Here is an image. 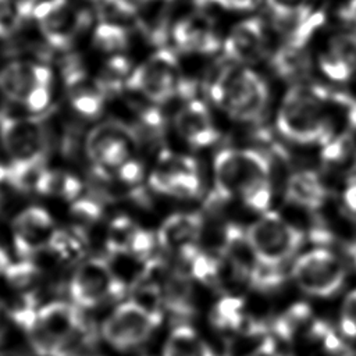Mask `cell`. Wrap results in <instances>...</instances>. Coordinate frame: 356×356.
Returning <instances> with one entry per match:
<instances>
[{
    "label": "cell",
    "mask_w": 356,
    "mask_h": 356,
    "mask_svg": "<svg viewBox=\"0 0 356 356\" xmlns=\"http://www.w3.org/2000/svg\"><path fill=\"white\" fill-rule=\"evenodd\" d=\"M82 191V182L71 172L63 170H47L44 168L39 175L35 186V192L61 197L65 200H75Z\"/></svg>",
    "instance_id": "28"
},
{
    "label": "cell",
    "mask_w": 356,
    "mask_h": 356,
    "mask_svg": "<svg viewBox=\"0 0 356 356\" xmlns=\"http://www.w3.org/2000/svg\"><path fill=\"white\" fill-rule=\"evenodd\" d=\"M216 193L228 199L241 196L254 184L270 179L271 164L268 157L249 147L221 149L213 163Z\"/></svg>",
    "instance_id": "5"
},
{
    "label": "cell",
    "mask_w": 356,
    "mask_h": 356,
    "mask_svg": "<svg viewBox=\"0 0 356 356\" xmlns=\"http://www.w3.org/2000/svg\"><path fill=\"white\" fill-rule=\"evenodd\" d=\"M139 140L132 125L107 120L89 131L85 139V153L95 171L110 172L135 159Z\"/></svg>",
    "instance_id": "8"
},
{
    "label": "cell",
    "mask_w": 356,
    "mask_h": 356,
    "mask_svg": "<svg viewBox=\"0 0 356 356\" xmlns=\"http://www.w3.org/2000/svg\"><path fill=\"white\" fill-rule=\"evenodd\" d=\"M32 17L39 21L47 44L60 50L68 49L92 22V14L88 10L74 7L70 0L39 1Z\"/></svg>",
    "instance_id": "11"
},
{
    "label": "cell",
    "mask_w": 356,
    "mask_h": 356,
    "mask_svg": "<svg viewBox=\"0 0 356 356\" xmlns=\"http://www.w3.org/2000/svg\"><path fill=\"white\" fill-rule=\"evenodd\" d=\"M177 49L184 53L213 54L221 46L216 22L203 13H193L178 19L171 29Z\"/></svg>",
    "instance_id": "15"
},
{
    "label": "cell",
    "mask_w": 356,
    "mask_h": 356,
    "mask_svg": "<svg viewBox=\"0 0 356 356\" xmlns=\"http://www.w3.org/2000/svg\"><path fill=\"white\" fill-rule=\"evenodd\" d=\"M338 14L345 24L356 31V0H348V3L339 8Z\"/></svg>",
    "instance_id": "46"
},
{
    "label": "cell",
    "mask_w": 356,
    "mask_h": 356,
    "mask_svg": "<svg viewBox=\"0 0 356 356\" xmlns=\"http://www.w3.org/2000/svg\"><path fill=\"white\" fill-rule=\"evenodd\" d=\"M222 254L241 277L250 280L259 261L250 248L246 232L236 225L225 228Z\"/></svg>",
    "instance_id": "25"
},
{
    "label": "cell",
    "mask_w": 356,
    "mask_h": 356,
    "mask_svg": "<svg viewBox=\"0 0 356 356\" xmlns=\"http://www.w3.org/2000/svg\"><path fill=\"white\" fill-rule=\"evenodd\" d=\"M337 100L346 115V120L352 128H356V99L345 92H335Z\"/></svg>",
    "instance_id": "43"
},
{
    "label": "cell",
    "mask_w": 356,
    "mask_h": 356,
    "mask_svg": "<svg viewBox=\"0 0 356 356\" xmlns=\"http://www.w3.org/2000/svg\"><path fill=\"white\" fill-rule=\"evenodd\" d=\"M209 99L239 122H257L264 115L270 90L267 82L253 70L239 64L217 67L206 82Z\"/></svg>",
    "instance_id": "3"
},
{
    "label": "cell",
    "mask_w": 356,
    "mask_h": 356,
    "mask_svg": "<svg viewBox=\"0 0 356 356\" xmlns=\"http://www.w3.org/2000/svg\"><path fill=\"white\" fill-rule=\"evenodd\" d=\"M153 191L175 197H193L200 191L197 164L189 156L163 152L149 177Z\"/></svg>",
    "instance_id": "13"
},
{
    "label": "cell",
    "mask_w": 356,
    "mask_h": 356,
    "mask_svg": "<svg viewBox=\"0 0 356 356\" xmlns=\"http://www.w3.org/2000/svg\"><path fill=\"white\" fill-rule=\"evenodd\" d=\"M51 99V86L38 85L26 97L24 106L33 114L42 115V113H46V108L50 104Z\"/></svg>",
    "instance_id": "41"
},
{
    "label": "cell",
    "mask_w": 356,
    "mask_h": 356,
    "mask_svg": "<svg viewBox=\"0 0 356 356\" xmlns=\"http://www.w3.org/2000/svg\"><path fill=\"white\" fill-rule=\"evenodd\" d=\"M323 167L335 175L356 177V142L348 134L335 135L321 149Z\"/></svg>",
    "instance_id": "24"
},
{
    "label": "cell",
    "mask_w": 356,
    "mask_h": 356,
    "mask_svg": "<svg viewBox=\"0 0 356 356\" xmlns=\"http://www.w3.org/2000/svg\"><path fill=\"white\" fill-rule=\"evenodd\" d=\"M163 356H216L210 345L189 325L175 327L163 349Z\"/></svg>",
    "instance_id": "27"
},
{
    "label": "cell",
    "mask_w": 356,
    "mask_h": 356,
    "mask_svg": "<svg viewBox=\"0 0 356 356\" xmlns=\"http://www.w3.org/2000/svg\"><path fill=\"white\" fill-rule=\"evenodd\" d=\"M271 70L285 81L296 83L307 78L312 71V57L307 44L285 40L271 56Z\"/></svg>",
    "instance_id": "22"
},
{
    "label": "cell",
    "mask_w": 356,
    "mask_h": 356,
    "mask_svg": "<svg viewBox=\"0 0 356 356\" xmlns=\"http://www.w3.org/2000/svg\"><path fill=\"white\" fill-rule=\"evenodd\" d=\"M4 275L13 286L26 288L38 280L39 268L31 260L24 259L19 263H10L4 271Z\"/></svg>",
    "instance_id": "35"
},
{
    "label": "cell",
    "mask_w": 356,
    "mask_h": 356,
    "mask_svg": "<svg viewBox=\"0 0 356 356\" xmlns=\"http://www.w3.org/2000/svg\"><path fill=\"white\" fill-rule=\"evenodd\" d=\"M72 214L82 220H96L100 216V207L92 200H76L72 206Z\"/></svg>",
    "instance_id": "42"
},
{
    "label": "cell",
    "mask_w": 356,
    "mask_h": 356,
    "mask_svg": "<svg viewBox=\"0 0 356 356\" xmlns=\"http://www.w3.org/2000/svg\"><path fill=\"white\" fill-rule=\"evenodd\" d=\"M13 317L38 356H74V349L88 338L85 318L74 303L54 300L38 310L26 305Z\"/></svg>",
    "instance_id": "1"
},
{
    "label": "cell",
    "mask_w": 356,
    "mask_h": 356,
    "mask_svg": "<svg viewBox=\"0 0 356 356\" xmlns=\"http://www.w3.org/2000/svg\"><path fill=\"white\" fill-rule=\"evenodd\" d=\"M243 356H282L274 342L273 338H263L252 350L245 353Z\"/></svg>",
    "instance_id": "45"
},
{
    "label": "cell",
    "mask_w": 356,
    "mask_h": 356,
    "mask_svg": "<svg viewBox=\"0 0 356 356\" xmlns=\"http://www.w3.org/2000/svg\"><path fill=\"white\" fill-rule=\"evenodd\" d=\"M167 1L168 3H186V4H191L197 8H202V7H204V4L209 3L207 0H167Z\"/></svg>",
    "instance_id": "49"
},
{
    "label": "cell",
    "mask_w": 356,
    "mask_h": 356,
    "mask_svg": "<svg viewBox=\"0 0 356 356\" xmlns=\"http://www.w3.org/2000/svg\"><path fill=\"white\" fill-rule=\"evenodd\" d=\"M271 195H273L271 181L264 179V181L254 184L248 191H245L241 195V197L248 207H250L256 211L266 213V211H268V207H270Z\"/></svg>",
    "instance_id": "36"
},
{
    "label": "cell",
    "mask_w": 356,
    "mask_h": 356,
    "mask_svg": "<svg viewBox=\"0 0 356 356\" xmlns=\"http://www.w3.org/2000/svg\"><path fill=\"white\" fill-rule=\"evenodd\" d=\"M286 199L296 206L317 210L327 197V189L317 172L300 170L293 172L286 182Z\"/></svg>",
    "instance_id": "23"
},
{
    "label": "cell",
    "mask_w": 356,
    "mask_h": 356,
    "mask_svg": "<svg viewBox=\"0 0 356 356\" xmlns=\"http://www.w3.org/2000/svg\"><path fill=\"white\" fill-rule=\"evenodd\" d=\"M160 318L134 300L118 305L102 324L103 338L115 349L127 350L143 343Z\"/></svg>",
    "instance_id": "12"
},
{
    "label": "cell",
    "mask_w": 356,
    "mask_h": 356,
    "mask_svg": "<svg viewBox=\"0 0 356 356\" xmlns=\"http://www.w3.org/2000/svg\"><path fill=\"white\" fill-rule=\"evenodd\" d=\"M51 70L28 60L11 61L0 70V92L11 102L25 103L28 95L38 86H51Z\"/></svg>",
    "instance_id": "16"
},
{
    "label": "cell",
    "mask_w": 356,
    "mask_h": 356,
    "mask_svg": "<svg viewBox=\"0 0 356 356\" xmlns=\"http://www.w3.org/2000/svg\"><path fill=\"white\" fill-rule=\"evenodd\" d=\"M153 242V235L139 228L129 218L120 217L110 225L107 245L113 253L145 257L152 250Z\"/></svg>",
    "instance_id": "21"
},
{
    "label": "cell",
    "mask_w": 356,
    "mask_h": 356,
    "mask_svg": "<svg viewBox=\"0 0 356 356\" xmlns=\"http://www.w3.org/2000/svg\"><path fill=\"white\" fill-rule=\"evenodd\" d=\"M225 57L239 65L254 64L266 53V28L257 18H248L238 22L222 42Z\"/></svg>",
    "instance_id": "17"
},
{
    "label": "cell",
    "mask_w": 356,
    "mask_h": 356,
    "mask_svg": "<svg viewBox=\"0 0 356 356\" xmlns=\"http://www.w3.org/2000/svg\"><path fill=\"white\" fill-rule=\"evenodd\" d=\"M8 266H10V259L4 252V249L0 246V273H4Z\"/></svg>",
    "instance_id": "50"
},
{
    "label": "cell",
    "mask_w": 356,
    "mask_h": 356,
    "mask_svg": "<svg viewBox=\"0 0 356 356\" xmlns=\"http://www.w3.org/2000/svg\"><path fill=\"white\" fill-rule=\"evenodd\" d=\"M332 90L312 82H299L288 89L278 108V132L298 145H325L334 135L328 110L332 107Z\"/></svg>",
    "instance_id": "2"
},
{
    "label": "cell",
    "mask_w": 356,
    "mask_h": 356,
    "mask_svg": "<svg viewBox=\"0 0 356 356\" xmlns=\"http://www.w3.org/2000/svg\"><path fill=\"white\" fill-rule=\"evenodd\" d=\"M13 242L22 259H29L47 249L49 241L56 231L53 218L42 207L31 206L19 211L13 220Z\"/></svg>",
    "instance_id": "14"
},
{
    "label": "cell",
    "mask_w": 356,
    "mask_h": 356,
    "mask_svg": "<svg viewBox=\"0 0 356 356\" xmlns=\"http://www.w3.org/2000/svg\"><path fill=\"white\" fill-rule=\"evenodd\" d=\"M174 127L178 135L195 149L209 147L220 138L209 107L197 99L186 100L177 111Z\"/></svg>",
    "instance_id": "18"
},
{
    "label": "cell",
    "mask_w": 356,
    "mask_h": 356,
    "mask_svg": "<svg viewBox=\"0 0 356 356\" xmlns=\"http://www.w3.org/2000/svg\"><path fill=\"white\" fill-rule=\"evenodd\" d=\"M345 267L327 249H312L300 254L292 266L296 285L312 296L328 298L335 295L345 282Z\"/></svg>",
    "instance_id": "9"
},
{
    "label": "cell",
    "mask_w": 356,
    "mask_h": 356,
    "mask_svg": "<svg viewBox=\"0 0 356 356\" xmlns=\"http://www.w3.org/2000/svg\"><path fill=\"white\" fill-rule=\"evenodd\" d=\"M47 249L60 261L74 263L85 254V239L78 231L56 229L49 241Z\"/></svg>",
    "instance_id": "30"
},
{
    "label": "cell",
    "mask_w": 356,
    "mask_h": 356,
    "mask_svg": "<svg viewBox=\"0 0 356 356\" xmlns=\"http://www.w3.org/2000/svg\"><path fill=\"white\" fill-rule=\"evenodd\" d=\"M93 46L106 53H118L128 47L129 33L125 25L102 21L93 32Z\"/></svg>",
    "instance_id": "31"
},
{
    "label": "cell",
    "mask_w": 356,
    "mask_h": 356,
    "mask_svg": "<svg viewBox=\"0 0 356 356\" xmlns=\"http://www.w3.org/2000/svg\"><path fill=\"white\" fill-rule=\"evenodd\" d=\"M0 356H24V355L15 350H4V352H0Z\"/></svg>",
    "instance_id": "51"
},
{
    "label": "cell",
    "mask_w": 356,
    "mask_h": 356,
    "mask_svg": "<svg viewBox=\"0 0 356 356\" xmlns=\"http://www.w3.org/2000/svg\"><path fill=\"white\" fill-rule=\"evenodd\" d=\"M203 218L197 213H175L163 221L156 239L161 248L182 254L196 248L202 232Z\"/></svg>",
    "instance_id": "19"
},
{
    "label": "cell",
    "mask_w": 356,
    "mask_h": 356,
    "mask_svg": "<svg viewBox=\"0 0 356 356\" xmlns=\"http://www.w3.org/2000/svg\"><path fill=\"white\" fill-rule=\"evenodd\" d=\"M213 324L224 330H238L245 320L243 302L235 296L222 298L213 309Z\"/></svg>",
    "instance_id": "33"
},
{
    "label": "cell",
    "mask_w": 356,
    "mask_h": 356,
    "mask_svg": "<svg viewBox=\"0 0 356 356\" xmlns=\"http://www.w3.org/2000/svg\"><path fill=\"white\" fill-rule=\"evenodd\" d=\"M250 248L263 266L280 268L302 246L303 234L274 211H266L245 231Z\"/></svg>",
    "instance_id": "6"
},
{
    "label": "cell",
    "mask_w": 356,
    "mask_h": 356,
    "mask_svg": "<svg viewBox=\"0 0 356 356\" xmlns=\"http://www.w3.org/2000/svg\"><path fill=\"white\" fill-rule=\"evenodd\" d=\"M0 337H1V305H0Z\"/></svg>",
    "instance_id": "53"
},
{
    "label": "cell",
    "mask_w": 356,
    "mask_h": 356,
    "mask_svg": "<svg viewBox=\"0 0 356 356\" xmlns=\"http://www.w3.org/2000/svg\"><path fill=\"white\" fill-rule=\"evenodd\" d=\"M318 67L327 78L337 82H345L350 79L356 72L341 56H338L331 49H327L320 54Z\"/></svg>",
    "instance_id": "34"
},
{
    "label": "cell",
    "mask_w": 356,
    "mask_h": 356,
    "mask_svg": "<svg viewBox=\"0 0 356 356\" xmlns=\"http://www.w3.org/2000/svg\"><path fill=\"white\" fill-rule=\"evenodd\" d=\"M207 1L217 4L221 8L228 10V11L242 13V11L254 10L260 0H207Z\"/></svg>",
    "instance_id": "44"
},
{
    "label": "cell",
    "mask_w": 356,
    "mask_h": 356,
    "mask_svg": "<svg viewBox=\"0 0 356 356\" xmlns=\"http://www.w3.org/2000/svg\"><path fill=\"white\" fill-rule=\"evenodd\" d=\"M125 89L140 93L154 104H164L179 96L191 100L195 83L182 76L177 54L168 47L157 49L132 70Z\"/></svg>",
    "instance_id": "4"
},
{
    "label": "cell",
    "mask_w": 356,
    "mask_h": 356,
    "mask_svg": "<svg viewBox=\"0 0 356 356\" xmlns=\"http://www.w3.org/2000/svg\"><path fill=\"white\" fill-rule=\"evenodd\" d=\"M24 21L17 0H0V38L14 35Z\"/></svg>",
    "instance_id": "37"
},
{
    "label": "cell",
    "mask_w": 356,
    "mask_h": 356,
    "mask_svg": "<svg viewBox=\"0 0 356 356\" xmlns=\"http://www.w3.org/2000/svg\"><path fill=\"white\" fill-rule=\"evenodd\" d=\"M122 6H125L132 14H134V17H135V14H136V11L139 10V7L143 4V3H146L147 0H118Z\"/></svg>",
    "instance_id": "48"
},
{
    "label": "cell",
    "mask_w": 356,
    "mask_h": 356,
    "mask_svg": "<svg viewBox=\"0 0 356 356\" xmlns=\"http://www.w3.org/2000/svg\"><path fill=\"white\" fill-rule=\"evenodd\" d=\"M124 284L108 260L90 257L83 260L70 281V296L75 306L90 309L108 298L120 296Z\"/></svg>",
    "instance_id": "10"
},
{
    "label": "cell",
    "mask_w": 356,
    "mask_h": 356,
    "mask_svg": "<svg viewBox=\"0 0 356 356\" xmlns=\"http://www.w3.org/2000/svg\"><path fill=\"white\" fill-rule=\"evenodd\" d=\"M0 139L11 165L44 167L50 149L44 114L26 118L0 117Z\"/></svg>",
    "instance_id": "7"
},
{
    "label": "cell",
    "mask_w": 356,
    "mask_h": 356,
    "mask_svg": "<svg viewBox=\"0 0 356 356\" xmlns=\"http://www.w3.org/2000/svg\"><path fill=\"white\" fill-rule=\"evenodd\" d=\"M161 292H163V303L172 312L182 316L192 312L191 285L184 275L178 273L171 274L165 281L164 291Z\"/></svg>",
    "instance_id": "32"
},
{
    "label": "cell",
    "mask_w": 356,
    "mask_h": 356,
    "mask_svg": "<svg viewBox=\"0 0 356 356\" xmlns=\"http://www.w3.org/2000/svg\"><path fill=\"white\" fill-rule=\"evenodd\" d=\"M68 100L72 108L85 118H96L102 114L106 96L97 88L95 79H89L88 75L67 86Z\"/></svg>",
    "instance_id": "26"
},
{
    "label": "cell",
    "mask_w": 356,
    "mask_h": 356,
    "mask_svg": "<svg viewBox=\"0 0 356 356\" xmlns=\"http://www.w3.org/2000/svg\"><path fill=\"white\" fill-rule=\"evenodd\" d=\"M167 0H147L136 11L134 19L143 39L157 49L165 47L171 36V13Z\"/></svg>",
    "instance_id": "20"
},
{
    "label": "cell",
    "mask_w": 356,
    "mask_h": 356,
    "mask_svg": "<svg viewBox=\"0 0 356 356\" xmlns=\"http://www.w3.org/2000/svg\"><path fill=\"white\" fill-rule=\"evenodd\" d=\"M131 72V61L125 56L115 54L103 64L95 82L106 99L113 97L125 89Z\"/></svg>",
    "instance_id": "29"
},
{
    "label": "cell",
    "mask_w": 356,
    "mask_h": 356,
    "mask_svg": "<svg viewBox=\"0 0 356 356\" xmlns=\"http://www.w3.org/2000/svg\"><path fill=\"white\" fill-rule=\"evenodd\" d=\"M339 327L346 337L356 338V289L350 291L342 302Z\"/></svg>",
    "instance_id": "40"
},
{
    "label": "cell",
    "mask_w": 356,
    "mask_h": 356,
    "mask_svg": "<svg viewBox=\"0 0 356 356\" xmlns=\"http://www.w3.org/2000/svg\"><path fill=\"white\" fill-rule=\"evenodd\" d=\"M343 203L349 211L356 214V177L349 179L343 191Z\"/></svg>",
    "instance_id": "47"
},
{
    "label": "cell",
    "mask_w": 356,
    "mask_h": 356,
    "mask_svg": "<svg viewBox=\"0 0 356 356\" xmlns=\"http://www.w3.org/2000/svg\"><path fill=\"white\" fill-rule=\"evenodd\" d=\"M332 51L341 56L355 71H356V33H338L330 40Z\"/></svg>",
    "instance_id": "38"
},
{
    "label": "cell",
    "mask_w": 356,
    "mask_h": 356,
    "mask_svg": "<svg viewBox=\"0 0 356 356\" xmlns=\"http://www.w3.org/2000/svg\"><path fill=\"white\" fill-rule=\"evenodd\" d=\"M74 356H92V355H74Z\"/></svg>",
    "instance_id": "54"
},
{
    "label": "cell",
    "mask_w": 356,
    "mask_h": 356,
    "mask_svg": "<svg viewBox=\"0 0 356 356\" xmlns=\"http://www.w3.org/2000/svg\"><path fill=\"white\" fill-rule=\"evenodd\" d=\"M266 6L273 17V21L296 15L310 8V0H264Z\"/></svg>",
    "instance_id": "39"
},
{
    "label": "cell",
    "mask_w": 356,
    "mask_h": 356,
    "mask_svg": "<svg viewBox=\"0 0 356 356\" xmlns=\"http://www.w3.org/2000/svg\"><path fill=\"white\" fill-rule=\"evenodd\" d=\"M341 356H356V350H348L346 349Z\"/></svg>",
    "instance_id": "52"
}]
</instances>
